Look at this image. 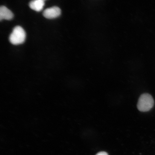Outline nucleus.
<instances>
[{"label": "nucleus", "instance_id": "f257e3e1", "mask_svg": "<svg viewBox=\"0 0 155 155\" xmlns=\"http://www.w3.org/2000/svg\"><path fill=\"white\" fill-rule=\"evenodd\" d=\"M154 101L150 94H143L139 97L137 104V108L139 111L146 112L150 111L153 107Z\"/></svg>", "mask_w": 155, "mask_h": 155}, {"label": "nucleus", "instance_id": "f03ea898", "mask_svg": "<svg viewBox=\"0 0 155 155\" xmlns=\"http://www.w3.org/2000/svg\"><path fill=\"white\" fill-rule=\"evenodd\" d=\"M26 38L25 31L22 27L17 26L13 29L9 36V40L12 44L18 45L24 43Z\"/></svg>", "mask_w": 155, "mask_h": 155}, {"label": "nucleus", "instance_id": "7ed1b4c3", "mask_svg": "<svg viewBox=\"0 0 155 155\" xmlns=\"http://www.w3.org/2000/svg\"><path fill=\"white\" fill-rule=\"evenodd\" d=\"M61 11L59 8L53 7L48 8L44 10L43 15L45 18L51 19L57 18L61 15Z\"/></svg>", "mask_w": 155, "mask_h": 155}, {"label": "nucleus", "instance_id": "20e7f679", "mask_svg": "<svg viewBox=\"0 0 155 155\" xmlns=\"http://www.w3.org/2000/svg\"><path fill=\"white\" fill-rule=\"evenodd\" d=\"M13 17V13L6 7L2 6L0 8V20H11Z\"/></svg>", "mask_w": 155, "mask_h": 155}, {"label": "nucleus", "instance_id": "39448f33", "mask_svg": "<svg viewBox=\"0 0 155 155\" xmlns=\"http://www.w3.org/2000/svg\"><path fill=\"white\" fill-rule=\"evenodd\" d=\"M45 5V2L41 0H33L29 3L30 8L37 12L42 10Z\"/></svg>", "mask_w": 155, "mask_h": 155}, {"label": "nucleus", "instance_id": "423d86ee", "mask_svg": "<svg viewBox=\"0 0 155 155\" xmlns=\"http://www.w3.org/2000/svg\"><path fill=\"white\" fill-rule=\"evenodd\" d=\"M96 155H108V154L106 152H101L98 153Z\"/></svg>", "mask_w": 155, "mask_h": 155}, {"label": "nucleus", "instance_id": "0eeeda50", "mask_svg": "<svg viewBox=\"0 0 155 155\" xmlns=\"http://www.w3.org/2000/svg\"><path fill=\"white\" fill-rule=\"evenodd\" d=\"M41 1H45V0H41Z\"/></svg>", "mask_w": 155, "mask_h": 155}]
</instances>
